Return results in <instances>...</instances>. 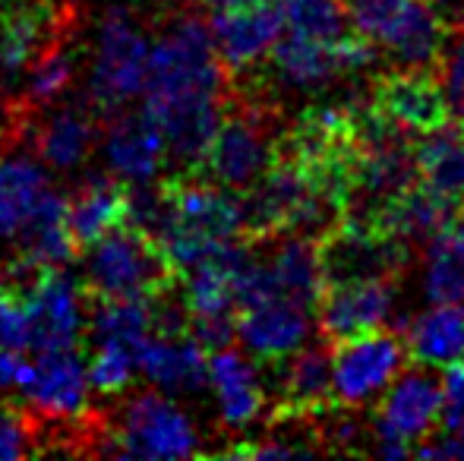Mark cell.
<instances>
[{"mask_svg":"<svg viewBox=\"0 0 464 461\" xmlns=\"http://www.w3.org/2000/svg\"><path fill=\"white\" fill-rule=\"evenodd\" d=\"M225 76L199 13H178L152 42L142 108L159 120L168 158L189 171H199L225 114Z\"/></svg>","mask_w":464,"mask_h":461,"instance_id":"6da1fadb","label":"cell"},{"mask_svg":"<svg viewBox=\"0 0 464 461\" xmlns=\"http://www.w3.org/2000/svg\"><path fill=\"white\" fill-rule=\"evenodd\" d=\"M281 133L278 108L263 89H250L240 99L231 95L225 99V114L196 174H206L225 190L246 193L276 165Z\"/></svg>","mask_w":464,"mask_h":461,"instance_id":"7a4b0ae2","label":"cell"},{"mask_svg":"<svg viewBox=\"0 0 464 461\" xmlns=\"http://www.w3.org/2000/svg\"><path fill=\"white\" fill-rule=\"evenodd\" d=\"M149 42L146 29L133 10L114 4L98 16L92 44H89L86 92L102 111H123L130 101L142 99L149 76Z\"/></svg>","mask_w":464,"mask_h":461,"instance_id":"3957f363","label":"cell"},{"mask_svg":"<svg viewBox=\"0 0 464 461\" xmlns=\"http://www.w3.org/2000/svg\"><path fill=\"white\" fill-rule=\"evenodd\" d=\"M354 35L376 44L392 70H433L446 19L430 0H342Z\"/></svg>","mask_w":464,"mask_h":461,"instance_id":"277c9868","label":"cell"},{"mask_svg":"<svg viewBox=\"0 0 464 461\" xmlns=\"http://www.w3.org/2000/svg\"><path fill=\"white\" fill-rule=\"evenodd\" d=\"M108 456L117 458H189L202 452V437L196 420L174 395L149 389L123 399L117 408L114 437Z\"/></svg>","mask_w":464,"mask_h":461,"instance_id":"5b68a950","label":"cell"},{"mask_svg":"<svg viewBox=\"0 0 464 461\" xmlns=\"http://www.w3.org/2000/svg\"><path fill=\"white\" fill-rule=\"evenodd\" d=\"M82 278L98 297H152L168 288L174 269L159 240L123 222L86 246Z\"/></svg>","mask_w":464,"mask_h":461,"instance_id":"8992f818","label":"cell"},{"mask_svg":"<svg viewBox=\"0 0 464 461\" xmlns=\"http://www.w3.org/2000/svg\"><path fill=\"white\" fill-rule=\"evenodd\" d=\"M376 44L351 32L342 42H316V38L287 35L269 51V86L285 92L313 95L329 89L342 76H357L376 63Z\"/></svg>","mask_w":464,"mask_h":461,"instance_id":"52a82bcc","label":"cell"},{"mask_svg":"<svg viewBox=\"0 0 464 461\" xmlns=\"http://www.w3.org/2000/svg\"><path fill=\"white\" fill-rule=\"evenodd\" d=\"M316 244L325 284L370 282V278H395L398 282L414 253L389 231L370 222H354V218H342Z\"/></svg>","mask_w":464,"mask_h":461,"instance_id":"ba28073f","label":"cell"},{"mask_svg":"<svg viewBox=\"0 0 464 461\" xmlns=\"http://www.w3.org/2000/svg\"><path fill=\"white\" fill-rule=\"evenodd\" d=\"M408 363L404 339L385 329L332 345V399L344 408H363L389 389Z\"/></svg>","mask_w":464,"mask_h":461,"instance_id":"9c48e42d","label":"cell"},{"mask_svg":"<svg viewBox=\"0 0 464 461\" xmlns=\"http://www.w3.org/2000/svg\"><path fill=\"white\" fill-rule=\"evenodd\" d=\"M25 313H29L32 348H80L89 335L86 288L63 269H42L25 282Z\"/></svg>","mask_w":464,"mask_h":461,"instance_id":"30bf717a","label":"cell"},{"mask_svg":"<svg viewBox=\"0 0 464 461\" xmlns=\"http://www.w3.org/2000/svg\"><path fill=\"white\" fill-rule=\"evenodd\" d=\"M442 414V382L436 379L430 370L414 367L401 370L395 379L389 382V389L382 392L376 405V414L370 420V437L379 439H395V443L414 446L440 424Z\"/></svg>","mask_w":464,"mask_h":461,"instance_id":"8fae6325","label":"cell"},{"mask_svg":"<svg viewBox=\"0 0 464 461\" xmlns=\"http://www.w3.org/2000/svg\"><path fill=\"white\" fill-rule=\"evenodd\" d=\"M98 152L114 180L123 187L155 184L168 161V142L159 120L140 108V111H114L111 123L98 139Z\"/></svg>","mask_w":464,"mask_h":461,"instance_id":"7c38bea8","label":"cell"},{"mask_svg":"<svg viewBox=\"0 0 464 461\" xmlns=\"http://www.w3.org/2000/svg\"><path fill=\"white\" fill-rule=\"evenodd\" d=\"M25 405L48 420H80L92 405V382L76 348L38 351L19 389Z\"/></svg>","mask_w":464,"mask_h":461,"instance_id":"4fadbf2b","label":"cell"},{"mask_svg":"<svg viewBox=\"0 0 464 461\" xmlns=\"http://www.w3.org/2000/svg\"><path fill=\"white\" fill-rule=\"evenodd\" d=\"M208 29H212L215 54L225 73L244 76L256 70L276 48L285 32V13L278 0L256 6H231V10H215Z\"/></svg>","mask_w":464,"mask_h":461,"instance_id":"5bb4252c","label":"cell"},{"mask_svg":"<svg viewBox=\"0 0 464 461\" xmlns=\"http://www.w3.org/2000/svg\"><path fill=\"white\" fill-rule=\"evenodd\" d=\"M395 278H370V282L325 284L319 297V332L329 345L354 335L382 329L395 313L398 288Z\"/></svg>","mask_w":464,"mask_h":461,"instance_id":"9a60e30c","label":"cell"},{"mask_svg":"<svg viewBox=\"0 0 464 461\" xmlns=\"http://www.w3.org/2000/svg\"><path fill=\"white\" fill-rule=\"evenodd\" d=\"M372 108L411 136L430 133L449 120L446 99L433 70H392L372 80Z\"/></svg>","mask_w":464,"mask_h":461,"instance_id":"2e32d148","label":"cell"},{"mask_svg":"<svg viewBox=\"0 0 464 461\" xmlns=\"http://www.w3.org/2000/svg\"><path fill=\"white\" fill-rule=\"evenodd\" d=\"M313 316L310 307L287 297H272L256 307L237 310V339L256 360L272 363L294 354L310 341Z\"/></svg>","mask_w":464,"mask_h":461,"instance_id":"e0dca14e","label":"cell"},{"mask_svg":"<svg viewBox=\"0 0 464 461\" xmlns=\"http://www.w3.org/2000/svg\"><path fill=\"white\" fill-rule=\"evenodd\" d=\"M140 376L168 395H199L208 386V351L189 332L149 335L140 348Z\"/></svg>","mask_w":464,"mask_h":461,"instance_id":"ac0fdd59","label":"cell"},{"mask_svg":"<svg viewBox=\"0 0 464 461\" xmlns=\"http://www.w3.org/2000/svg\"><path fill=\"white\" fill-rule=\"evenodd\" d=\"M276 367V395L281 414H325L332 399V345H304L294 354L272 360Z\"/></svg>","mask_w":464,"mask_h":461,"instance_id":"d6986e66","label":"cell"},{"mask_svg":"<svg viewBox=\"0 0 464 461\" xmlns=\"http://www.w3.org/2000/svg\"><path fill=\"white\" fill-rule=\"evenodd\" d=\"M13 240L19 244L16 275L23 282H29L42 269H63L76 253V240L67 225V197L51 187Z\"/></svg>","mask_w":464,"mask_h":461,"instance_id":"ffe728a7","label":"cell"},{"mask_svg":"<svg viewBox=\"0 0 464 461\" xmlns=\"http://www.w3.org/2000/svg\"><path fill=\"white\" fill-rule=\"evenodd\" d=\"M266 246V269L276 284V294L304 307H316L325 291L323 263H319L316 237L306 234H272V237H250Z\"/></svg>","mask_w":464,"mask_h":461,"instance_id":"44dd1931","label":"cell"},{"mask_svg":"<svg viewBox=\"0 0 464 461\" xmlns=\"http://www.w3.org/2000/svg\"><path fill=\"white\" fill-rule=\"evenodd\" d=\"M208 386L218 401V418L231 433H240L259 420L266 408V389L253 360L231 345L208 354Z\"/></svg>","mask_w":464,"mask_h":461,"instance_id":"7402d4cb","label":"cell"},{"mask_svg":"<svg viewBox=\"0 0 464 461\" xmlns=\"http://www.w3.org/2000/svg\"><path fill=\"white\" fill-rule=\"evenodd\" d=\"M461 206L464 203H455V199L442 197V193L430 190L427 184L417 180L404 193H398L392 203H385L372 225L389 231L392 237H398L414 250V246H427L436 234L452 222Z\"/></svg>","mask_w":464,"mask_h":461,"instance_id":"603a6c76","label":"cell"},{"mask_svg":"<svg viewBox=\"0 0 464 461\" xmlns=\"http://www.w3.org/2000/svg\"><path fill=\"white\" fill-rule=\"evenodd\" d=\"M98 146V127L86 108L63 105L42 120L35 133L38 158L48 171H80Z\"/></svg>","mask_w":464,"mask_h":461,"instance_id":"cb8c5ba5","label":"cell"},{"mask_svg":"<svg viewBox=\"0 0 464 461\" xmlns=\"http://www.w3.org/2000/svg\"><path fill=\"white\" fill-rule=\"evenodd\" d=\"M401 339L408 357L423 367H452L464 360V303H433L408 322Z\"/></svg>","mask_w":464,"mask_h":461,"instance_id":"d4e9b609","label":"cell"},{"mask_svg":"<svg viewBox=\"0 0 464 461\" xmlns=\"http://www.w3.org/2000/svg\"><path fill=\"white\" fill-rule=\"evenodd\" d=\"M51 190L48 168L32 155H0V237L13 240Z\"/></svg>","mask_w":464,"mask_h":461,"instance_id":"484cf974","label":"cell"},{"mask_svg":"<svg viewBox=\"0 0 464 461\" xmlns=\"http://www.w3.org/2000/svg\"><path fill=\"white\" fill-rule=\"evenodd\" d=\"M417 178L430 190L464 203V123L446 120L442 127L414 139Z\"/></svg>","mask_w":464,"mask_h":461,"instance_id":"4316f807","label":"cell"},{"mask_svg":"<svg viewBox=\"0 0 464 461\" xmlns=\"http://www.w3.org/2000/svg\"><path fill=\"white\" fill-rule=\"evenodd\" d=\"M127 222V187L121 180L92 178L67 199V225L76 246H89Z\"/></svg>","mask_w":464,"mask_h":461,"instance_id":"83f0119b","label":"cell"},{"mask_svg":"<svg viewBox=\"0 0 464 461\" xmlns=\"http://www.w3.org/2000/svg\"><path fill=\"white\" fill-rule=\"evenodd\" d=\"M423 250V294L430 303H464V206Z\"/></svg>","mask_w":464,"mask_h":461,"instance_id":"f1b7e54d","label":"cell"},{"mask_svg":"<svg viewBox=\"0 0 464 461\" xmlns=\"http://www.w3.org/2000/svg\"><path fill=\"white\" fill-rule=\"evenodd\" d=\"M92 341H114L133 351L155 335V294L152 297H98V307L89 313Z\"/></svg>","mask_w":464,"mask_h":461,"instance_id":"f546056e","label":"cell"},{"mask_svg":"<svg viewBox=\"0 0 464 461\" xmlns=\"http://www.w3.org/2000/svg\"><path fill=\"white\" fill-rule=\"evenodd\" d=\"M51 19L38 6H16L0 23V80L13 82L25 76L48 42Z\"/></svg>","mask_w":464,"mask_h":461,"instance_id":"4dcf8cb0","label":"cell"},{"mask_svg":"<svg viewBox=\"0 0 464 461\" xmlns=\"http://www.w3.org/2000/svg\"><path fill=\"white\" fill-rule=\"evenodd\" d=\"M278 4L291 35L316 38V42H342L354 32L342 0H278Z\"/></svg>","mask_w":464,"mask_h":461,"instance_id":"1f68e13d","label":"cell"},{"mask_svg":"<svg viewBox=\"0 0 464 461\" xmlns=\"http://www.w3.org/2000/svg\"><path fill=\"white\" fill-rule=\"evenodd\" d=\"M76 80V61L70 51L63 48H48L32 61V67L25 70V99L32 105H54L70 92Z\"/></svg>","mask_w":464,"mask_h":461,"instance_id":"d6a6232c","label":"cell"},{"mask_svg":"<svg viewBox=\"0 0 464 461\" xmlns=\"http://www.w3.org/2000/svg\"><path fill=\"white\" fill-rule=\"evenodd\" d=\"M140 351L114 341H92V354L86 360L89 382L98 395H123L140 376Z\"/></svg>","mask_w":464,"mask_h":461,"instance_id":"836d02e7","label":"cell"},{"mask_svg":"<svg viewBox=\"0 0 464 461\" xmlns=\"http://www.w3.org/2000/svg\"><path fill=\"white\" fill-rule=\"evenodd\" d=\"M433 73L440 80L442 99H446L449 120L464 123V19L446 29L440 57L433 63Z\"/></svg>","mask_w":464,"mask_h":461,"instance_id":"e575fe53","label":"cell"},{"mask_svg":"<svg viewBox=\"0 0 464 461\" xmlns=\"http://www.w3.org/2000/svg\"><path fill=\"white\" fill-rule=\"evenodd\" d=\"M0 348H16L25 351L32 348V329H29V313L19 294L0 288Z\"/></svg>","mask_w":464,"mask_h":461,"instance_id":"d590c367","label":"cell"},{"mask_svg":"<svg viewBox=\"0 0 464 461\" xmlns=\"http://www.w3.org/2000/svg\"><path fill=\"white\" fill-rule=\"evenodd\" d=\"M32 427L23 411L10 405H0V461H16L32 452Z\"/></svg>","mask_w":464,"mask_h":461,"instance_id":"8d00e7d4","label":"cell"},{"mask_svg":"<svg viewBox=\"0 0 464 461\" xmlns=\"http://www.w3.org/2000/svg\"><path fill=\"white\" fill-rule=\"evenodd\" d=\"M440 427L446 433H461L464 437V360L446 367V379H442Z\"/></svg>","mask_w":464,"mask_h":461,"instance_id":"74e56055","label":"cell"},{"mask_svg":"<svg viewBox=\"0 0 464 461\" xmlns=\"http://www.w3.org/2000/svg\"><path fill=\"white\" fill-rule=\"evenodd\" d=\"M29 363L32 360H25V351L0 348V395H19Z\"/></svg>","mask_w":464,"mask_h":461,"instance_id":"f35d334b","label":"cell"},{"mask_svg":"<svg viewBox=\"0 0 464 461\" xmlns=\"http://www.w3.org/2000/svg\"><path fill=\"white\" fill-rule=\"evenodd\" d=\"M414 456L417 458H464V437L461 433L440 430V437H433L430 443H417Z\"/></svg>","mask_w":464,"mask_h":461,"instance_id":"ab89813d","label":"cell"},{"mask_svg":"<svg viewBox=\"0 0 464 461\" xmlns=\"http://www.w3.org/2000/svg\"><path fill=\"white\" fill-rule=\"evenodd\" d=\"M215 10H231V6H256V4H276V0H206Z\"/></svg>","mask_w":464,"mask_h":461,"instance_id":"60d3db41","label":"cell"}]
</instances>
